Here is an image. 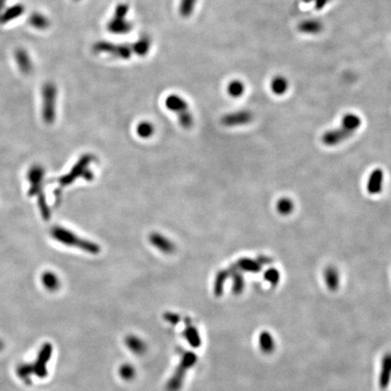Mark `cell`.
Here are the masks:
<instances>
[{
	"mask_svg": "<svg viewBox=\"0 0 391 391\" xmlns=\"http://www.w3.org/2000/svg\"><path fill=\"white\" fill-rule=\"evenodd\" d=\"M94 54H107L119 58L130 59L132 54H136L135 44L132 43H114L108 41H99L92 45Z\"/></svg>",
	"mask_w": 391,
	"mask_h": 391,
	"instance_id": "cell-3",
	"label": "cell"
},
{
	"mask_svg": "<svg viewBox=\"0 0 391 391\" xmlns=\"http://www.w3.org/2000/svg\"><path fill=\"white\" fill-rule=\"evenodd\" d=\"M253 120V114L249 111H239L223 116L221 122L227 127H235L248 124Z\"/></svg>",
	"mask_w": 391,
	"mask_h": 391,
	"instance_id": "cell-10",
	"label": "cell"
},
{
	"mask_svg": "<svg viewBox=\"0 0 391 391\" xmlns=\"http://www.w3.org/2000/svg\"><path fill=\"white\" fill-rule=\"evenodd\" d=\"M342 123L344 129L354 133L355 130L361 125V119L356 114H345L342 118Z\"/></svg>",
	"mask_w": 391,
	"mask_h": 391,
	"instance_id": "cell-22",
	"label": "cell"
},
{
	"mask_svg": "<svg viewBox=\"0 0 391 391\" xmlns=\"http://www.w3.org/2000/svg\"><path fill=\"white\" fill-rule=\"evenodd\" d=\"M119 374L122 380H133L135 377L136 371L134 367L129 363L122 364L119 369Z\"/></svg>",
	"mask_w": 391,
	"mask_h": 391,
	"instance_id": "cell-33",
	"label": "cell"
},
{
	"mask_svg": "<svg viewBox=\"0 0 391 391\" xmlns=\"http://www.w3.org/2000/svg\"><path fill=\"white\" fill-rule=\"evenodd\" d=\"M196 1L197 0H180L179 7V15L184 18L190 17L194 11Z\"/></svg>",
	"mask_w": 391,
	"mask_h": 391,
	"instance_id": "cell-29",
	"label": "cell"
},
{
	"mask_svg": "<svg viewBox=\"0 0 391 391\" xmlns=\"http://www.w3.org/2000/svg\"><path fill=\"white\" fill-rule=\"evenodd\" d=\"M166 107L176 113L179 123L184 129H190L193 125V117L190 114L189 105L184 99L177 94H171L165 101Z\"/></svg>",
	"mask_w": 391,
	"mask_h": 391,
	"instance_id": "cell-4",
	"label": "cell"
},
{
	"mask_svg": "<svg viewBox=\"0 0 391 391\" xmlns=\"http://www.w3.org/2000/svg\"><path fill=\"white\" fill-rule=\"evenodd\" d=\"M41 282L43 286L50 292H55L60 288L59 277L57 276L53 272L46 271L43 273L41 276Z\"/></svg>",
	"mask_w": 391,
	"mask_h": 391,
	"instance_id": "cell-18",
	"label": "cell"
},
{
	"mask_svg": "<svg viewBox=\"0 0 391 391\" xmlns=\"http://www.w3.org/2000/svg\"><path fill=\"white\" fill-rule=\"evenodd\" d=\"M235 266L237 270H242L244 272H251V273H257L262 269V265L257 260H254L251 258H241L239 259Z\"/></svg>",
	"mask_w": 391,
	"mask_h": 391,
	"instance_id": "cell-19",
	"label": "cell"
},
{
	"mask_svg": "<svg viewBox=\"0 0 391 391\" xmlns=\"http://www.w3.org/2000/svg\"><path fill=\"white\" fill-rule=\"evenodd\" d=\"M24 12H25L24 5H19V4L12 5L11 7L7 8L3 13H0V25H4V24H6L8 22L16 19L17 17L21 16Z\"/></svg>",
	"mask_w": 391,
	"mask_h": 391,
	"instance_id": "cell-16",
	"label": "cell"
},
{
	"mask_svg": "<svg viewBox=\"0 0 391 391\" xmlns=\"http://www.w3.org/2000/svg\"><path fill=\"white\" fill-rule=\"evenodd\" d=\"M265 278H266V281H268L272 284H277V282H279V279H280V274L276 269L271 268L266 272Z\"/></svg>",
	"mask_w": 391,
	"mask_h": 391,
	"instance_id": "cell-34",
	"label": "cell"
},
{
	"mask_svg": "<svg viewBox=\"0 0 391 391\" xmlns=\"http://www.w3.org/2000/svg\"><path fill=\"white\" fill-rule=\"evenodd\" d=\"M51 235L61 244L73 246L92 255H97L101 251L99 244L86 239L79 237L77 235L63 227H54L51 230Z\"/></svg>",
	"mask_w": 391,
	"mask_h": 391,
	"instance_id": "cell-1",
	"label": "cell"
},
{
	"mask_svg": "<svg viewBox=\"0 0 391 391\" xmlns=\"http://www.w3.org/2000/svg\"><path fill=\"white\" fill-rule=\"evenodd\" d=\"M4 346H5V344H4V342H2L1 340H0V352L4 349Z\"/></svg>",
	"mask_w": 391,
	"mask_h": 391,
	"instance_id": "cell-39",
	"label": "cell"
},
{
	"mask_svg": "<svg viewBox=\"0 0 391 391\" xmlns=\"http://www.w3.org/2000/svg\"><path fill=\"white\" fill-rule=\"evenodd\" d=\"M29 23L32 27L39 30L46 29L50 25L48 18L40 13H33L29 17Z\"/></svg>",
	"mask_w": 391,
	"mask_h": 391,
	"instance_id": "cell-25",
	"label": "cell"
},
{
	"mask_svg": "<svg viewBox=\"0 0 391 391\" xmlns=\"http://www.w3.org/2000/svg\"><path fill=\"white\" fill-rule=\"evenodd\" d=\"M352 132L342 128H337L334 130H330L326 131L325 133L322 135L321 141L326 146H336L339 143L349 139L351 136L352 135Z\"/></svg>",
	"mask_w": 391,
	"mask_h": 391,
	"instance_id": "cell-11",
	"label": "cell"
},
{
	"mask_svg": "<svg viewBox=\"0 0 391 391\" xmlns=\"http://www.w3.org/2000/svg\"><path fill=\"white\" fill-rule=\"evenodd\" d=\"M137 133L141 138L148 139L154 133V126L149 121H141L137 126Z\"/></svg>",
	"mask_w": 391,
	"mask_h": 391,
	"instance_id": "cell-30",
	"label": "cell"
},
{
	"mask_svg": "<svg viewBox=\"0 0 391 391\" xmlns=\"http://www.w3.org/2000/svg\"><path fill=\"white\" fill-rule=\"evenodd\" d=\"M185 337L188 342L192 347L198 348L201 345V339L199 332L197 329L192 325L189 318L186 320V330L184 331Z\"/></svg>",
	"mask_w": 391,
	"mask_h": 391,
	"instance_id": "cell-15",
	"label": "cell"
},
{
	"mask_svg": "<svg viewBox=\"0 0 391 391\" xmlns=\"http://www.w3.org/2000/svg\"><path fill=\"white\" fill-rule=\"evenodd\" d=\"M16 373L22 380L29 384L31 382L33 375L35 374L34 365L30 363L19 364L16 369Z\"/></svg>",
	"mask_w": 391,
	"mask_h": 391,
	"instance_id": "cell-24",
	"label": "cell"
},
{
	"mask_svg": "<svg viewBox=\"0 0 391 391\" xmlns=\"http://www.w3.org/2000/svg\"><path fill=\"white\" fill-rule=\"evenodd\" d=\"M38 202L39 210H40V213H41L43 219L44 220H49L50 217H51V210L49 208L48 204L46 202L44 194L41 193L40 195L38 196Z\"/></svg>",
	"mask_w": 391,
	"mask_h": 391,
	"instance_id": "cell-32",
	"label": "cell"
},
{
	"mask_svg": "<svg viewBox=\"0 0 391 391\" xmlns=\"http://www.w3.org/2000/svg\"><path fill=\"white\" fill-rule=\"evenodd\" d=\"M322 24L320 21H318L316 19H309L305 20L302 23H300L298 26V29L300 32L304 34H319L322 30Z\"/></svg>",
	"mask_w": 391,
	"mask_h": 391,
	"instance_id": "cell-21",
	"label": "cell"
},
{
	"mask_svg": "<svg viewBox=\"0 0 391 391\" xmlns=\"http://www.w3.org/2000/svg\"><path fill=\"white\" fill-rule=\"evenodd\" d=\"M125 343L130 351L138 355H142L146 351V343L140 337L129 335L126 338Z\"/></svg>",
	"mask_w": 391,
	"mask_h": 391,
	"instance_id": "cell-17",
	"label": "cell"
},
{
	"mask_svg": "<svg viewBox=\"0 0 391 391\" xmlns=\"http://www.w3.org/2000/svg\"><path fill=\"white\" fill-rule=\"evenodd\" d=\"M276 209L282 216H288L292 214L294 209L293 201L289 197H282L277 201Z\"/></svg>",
	"mask_w": 391,
	"mask_h": 391,
	"instance_id": "cell-26",
	"label": "cell"
},
{
	"mask_svg": "<svg viewBox=\"0 0 391 391\" xmlns=\"http://www.w3.org/2000/svg\"><path fill=\"white\" fill-rule=\"evenodd\" d=\"M150 243L157 250L164 254H172L176 250V245L169 239L165 237L161 234L152 233L149 235Z\"/></svg>",
	"mask_w": 391,
	"mask_h": 391,
	"instance_id": "cell-12",
	"label": "cell"
},
{
	"mask_svg": "<svg viewBox=\"0 0 391 391\" xmlns=\"http://www.w3.org/2000/svg\"><path fill=\"white\" fill-rule=\"evenodd\" d=\"M324 280L326 285L331 291H335L339 287V273L334 266H328L324 270Z\"/></svg>",
	"mask_w": 391,
	"mask_h": 391,
	"instance_id": "cell-20",
	"label": "cell"
},
{
	"mask_svg": "<svg viewBox=\"0 0 391 391\" xmlns=\"http://www.w3.org/2000/svg\"><path fill=\"white\" fill-rule=\"evenodd\" d=\"M27 180L29 183L28 195L30 196H38L42 193V184L44 179V169L41 165H33L28 169L27 174Z\"/></svg>",
	"mask_w": 391,
	"mask_h": 391,
	"instance_id": "cell-8",
	"label": "cell"
},
{
	"mask_svg": "<svg viewBox=\"0 0 391 391\" xmlns=\"http://www.w3.org/2000/svg\"><path fill=\"white\" fill-rule=\"evenodd\" d=\"M271 89L274 94L282 95L284 92L287 91L288 81L282 76H276L272 81Z\"/></svg>",
	"mask_w": 391,
	"mask_h": 391,
	"instance_id": "cell-27",
	"label": "cell"
},
{
	"mask_svg": "<svg viewBox=\"0 0 391 391\" xmlns=\"http://www.w3.org/2000/svg\"><path fill=\"white\" fill-rule=\"evenodd\" d=\"M228 276H229V274H228V270H221L217 273V276L215 279V283H214V292L217 296L222 294L224 285H225V282L227 281Z\"/></svg>",
	"mask_w": 391,
	"mask_h": 391,
	"instance_id": "cell-28",
	"label": "cell"
},
{
	"mask_svg": "<svg viewBox=\"0 0 391 391\" xmlns=\"http://www.w3.org/2000/svg\"><path fill=\"white\" fill-rule=\"evenodd\" d=\"M164 319L168 320V322L172 323V324H177L179 321V315L176 313H167L164 315Z\"/></svg>",
	"mask_w": 391,
	"mask_h": 391,
	"instance_id": "cell-35",
	"label": "cell"
},
{
	"mask_svg": "<svg viewBox=\"0 0 391 391\" xmlns=\"http://www.w3.org/2000/svg\"><path fill=\"white\" fill-rule=\"evenodd\" d=\"M256 260L258 261L261 265H267V264H271L272 262H273L270 257H267V256H265V255H259Z\"/></svg>",
	"mask_w": 391,
	"mask_h": 391,
	"instance_id": "cell-37",
	"label": "cell"
},
{
	"mask_svg": "<svg viewBox=\"0 0 391 391\" xmlns=\"http://www.w3.org/2000/svg\"><path fill=\"white\" fill-rule=\"evenodd\" d=\"M15 57L19 70L25 75H29L33 70V64L27 51L25 49H17L15 53Z\"/></svg>",
	"mask_w": 391,
	"mask_h": 391,
	"instance_id": "cell-14",
	"label": "cell"
},
{
	"mask_svg": "<svg viewBox=\"0 0 391 391\" xmlns=\"http://www.w3.org/2000/svg\"><path fill=\"white\" fill-rule=\"evenodd\" d=\"M311 1H314V7L316 10L322 9L330 2V0H311Z\"/></svg>",
	"mask_w": 391,
	"mask_h": 391,
	"instance_id": "cell-36",
	"label": "cell"
},
{
	"mask_svg": "<svg viewBox=\"0 0 391 391\" xmlns=\"http://www.w3.org/2000/svg\"><path fill=\"white\" fill-rule=\"evenodd\" d=\"M94 157L92 154H84L82 155L78 161L75 164L70 171L66 175L62 176L58 179V183L61 187H66L75 182V180L78 178H82L86 180H92L93 179V174L89 169V165L93 161Z\"/></svg>",
	"mask_w": 391,
	"mask_h": 391,
	"instance_id": "cell-2",
	"label": "cell"
},
{
	"mask_svg": "<svg viewBox=\"0 0 391 391\" xmlns=\"http://www.w3.org/2000/svg\"><path fill=\"white\" fill-rule=\"evenodd\" d=\"M128 12L129 5L125 3H120L115 7L113 18L107 23L109 32L115 35H124L132 30V23L126 19Z\"/></svg>",
	"mask_w": 391,
	"mask_h": 391,
	"instance_id": "cell-6",
	"label": "cell"
},
{
	"mask_svg": "<svg viewBox=\"0 0 391 391\" xmlns=\"http://www.w3.org/2000/svg\"><path fill=\"white\" fill-rule=\"evenodd\" d=\"M383 179L384 173L380 168H376L370 173L367 183V190L370 195L380 194L382 190Z\"/></svg>",
	"mask_w": 391,
	"mask_h": 391,
	"instance_id": "cell-13",
	"label": "cell"
},
{
	"mask_svg": "<svg viewBox=\"0 0 391 391\" xmlns=\"http://www.w3.org/2000/svg\"><path fill=\"white\" fill-rule=\"evenodd\" d=\"M244 92V85L242 81H231L228 86V94L233 98L241 97Z\"/></svg>",
	"mask_w": 391,
	"mask_h": 391,
	"instance_id": "cell-31",
	"label": "cell"
},
{
	"mask_svg": "<svg viewBox=\"0 0 391 391\" xmlns=\"http://www.w3.org/2000/svg\"><path fill=\"white\" fill-rule=\"evenodd\" d=\"M196 362V355L195 353L191 352L184 353L181 360H180V363L178 366V368L176 369V371L172 376V378L168 380V384H167V391H179L183 385L187 371L191 367H193Z\"/></svg>",
	"mask_w": 391,
	"mask_h": 391,
	"instance_id": "cell-7",
	"label": "cell"
},
{
	"mask_svg": "<svg viewBox=\"0 0 391 391\" xmlns=\"http://www.w3.org/2000/svg\"><path fill=\"white\" fill-rule=\"evenodd\" d=\"M136 54L139 56H145L152 47V39L149 36H142L139 40L134 42Z\"/></svg>",
	"mask_w": 391,
	"mask_h": 391,
	"instance_id": "cell-23",
	"label": "cell"
},
{
	"mask_svg": "<svg viewBox=\"0 0 391 391\" xmlns=\"http://www.w3.org/2000/svg\"><path fill=\"white\" fill-rule=\"evenodd\" d=\"M57 89L53 82H47L42 88V117L45 123L52 124L55 119Z\"/></svg>",
	"mask_w": 391,
	"mask_h": 391,
	"instance_id": "cell-5",
	"label": "cell"
},
{
	"mask_svg": "<svg viewBox=\"0 0 391 391\" xmlns=\"http://www.w3.org/2000/svg\"><path fill=\"white\" fill-rule=\"evenodd\" d=\"M5 2H6V0H0V13L2 12V10L4 9V7H5Z\"/></svg>",
	"mask_w": 391,
	"mask_h": 391,
	"instance_id": "cell-38",
	"label": "cell"
},
{
	"mask_svg": "<svg viewBox=\"0 0 391 391\" xmlns=\"http://www.w3.org/2000/svg\"><path fill=\"white\" fill-rule=\"evenodd\" d=\"M53 346L50 343H44L38 353V358L34 365L35 374L43 379L47 376V364L52 357Z\"/></svg>",
	"mask_w": 391,
	"mask_h": 391,
	"instance_id": "cell-9",
	"label": "cell"
}]
</instances>
